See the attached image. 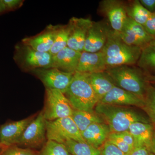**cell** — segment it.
Segmentation results:
<instances>
[{
  "label": "cell",
  "instance_id": "cell-1",
  "mask_svg": "<svg viewBox=\"0 0 155 155\" xmlns=\"http://www.w3.org/2000/svg\"><path fill=\"white\" fill-rule=\"evenodd\" d=\"M142 50L139 47L126 44L117 32L109 29L107 42L101 51L109 67L135 64L138 62Z\"/></svg>",
  "mask_w": 155,
  "mask_h": 155
},
{
  "label": "cell",
  "instance_id": "cell-2",
  "mask_svg": "<svg viewBox=\"0 0 155 155\" xmlns=\"http://www.w3.org/2000/svg\"><path fill=\"white\" fill-rule=\"evenodd\" d=\"M94 109L95 112L110 127L111 133H120L128 130L134 122L149 123L138 112L124 106L98 103Z\"/></svg>",
  "mask_w": 155,
  "mask_h": 155
},
{
  "label": "cell",
  "instance_id": "cell-3",
  "mask_svg": "<svg viewBox=\"0 0 155 155\" xmlns=\"http://www.w3.org/2000/svg\"><path fill=\"white\" fill-rule=\"evenodd\" d=\"M64 95L74 110L93 112L99 102L87 73L75 72Z\"/></svg>",
  "mask_w": 155,
  "mask_h": 155
},
{
  "label": "cell",
  "instance_id": "cell-4",
  "mask_svg": "<svg viewBox=\"0 0 155 155\" xmlns=\"http://www.w3.org/2000/svg\"><path fill=\"white\" fill-rule=\"evenodd\" d=\"M105 71L116 86L144 99L148 82L140 70L129 65H122L107 67Z\"/></svg>",
  "mask_w": 155,
  "mask_h": 155
},
{
  "label": "cell",
  "instance_id": "cell-5",
  "mask_svg": "<svg viewBox=\"0 0 155 155\" xmlns=\"http://www.w3.org/2000/svg\"><path fill=\"white\" fill-rule=\"evenodd\" d=\"M46 137L49 140L63 144L69 140L85 142L71 116L47 121Z\"/></svg>",
  "mask_w": 155,
  "mask_h": 155
},
{
  "label": "cell",
  "instance_id": "cell-6",
  "mask_svg": "<svg viewBox=\"0 0 155 155\" xmlns=\"http://www.w3.org/2000/svg\"><path fill=\"white\" fill-rule=\"evenodd\" d=\"M53 56L49 52H42L21 43L16 46L14 59L20 67L32 71L51 68Z\"/></svg>",
  "mask_w": 155,
  "mask_h": 155
},
{
  "label": "cell",
  "instance_id": "cell-7",
  "mask_svg": "<svg viewBox=\"0 0 155 155\" xmlns=\"http://www.w3.org/2000/svg\"><path fill=\"white\" fill-rule=\"evenodd\" d=\"M43 113L47 121L71 116L73 109L65 95L59 90L46 88Z\"/></svg>",
  "mask_w": 155,
  "mask_h": 155
},
{
  "label": "cell",
  "instance_id": "cell-8",
  "mask_svg": "<svg viewBox=\"0 0 155 155\" xmlns=\"http://www.w3.org/2000/svg\"><path fill=\"white\" fill-rule=\"evenodd\" d=\"M46 122L42 111L25 128L17 144L28 148L43 145L47 138Z\"/></svg>",
  "mask_w": 155,
  "mask_h": 155
},
{
  "label": "cell",
  "instance_id": "cell-9",
  "mask_svg": "<svg viewBox=\"0 0 155 155\" xmlns=\"http://www.w3.org/2000/svg\"><path fill=\"white\" fill-rule=\"evenodd\" d=\"M31 72L40 79L46 88L59 90L64 94L71 83L74 74L53 67L35 69Z\"/></svg>",
  "mask_w": 155,
  "mask_h": 155
},
{
  "label": "cell",
  "instance_id": "cell-10",
  "mask_svg": "<svg viewBox=\"0 0 155 155\" xmlns=\"http://www.w3.org/2000/svg\"><path fill=\"white\" fill-rule=\"evenodd\" d=\"M119 37L126 44L143 48L149 44L154 38L150 35L143 27L127 17L125 25L120 32Z\"/></svg>",
  "mask_w": 155,
  "mask_h": 155
},
{
  "label": "cell",
  "instance_id": "cell-11",
  "mask_svg": "<svg viewBox=\"0 0 155 155\" xmlns=\"http://www.w3.org/2000/svg\"><path fill=\"white\" fill-rule=\"evenodd\" d=\"M92 22L89 19L71 18L68 23L70 31L67 47L80 52H83L87 35Z\"/></svg>",
  "mask_w": 155,
  "mask_h": 155
},
{
  "label": "cell",
  "instance_id": "cell-12",
  "mask_svg": "<svg viewBox=\"0 0 155 155\" xmlns=\"http://www.w3.org/2000/svg\"><path fill=\"white\" fill-rule=\"evenodd\" d=\"M101 8L107 17L112 29L120 32L124 27L127 18L126 5L117 0H104L101 2Z\"/></svg>",
  "mask_w": 155,
  "mask_h": 155
},
{
  "label": "cell",
  "instance_id": "cell-13",
  "mask_svg": "<svg viewBox=\"0 0 155 155\" xmlns=\"http://www.w3.org/2000/svg\"><path fill=\"white\" fill-rule=\"evenodd\" d=\"M99 103L120 106H134L143 108L144 105V99L116 86Z\"/></svg>",
  "mask_w": 155,
  "mask_h": 155
},
{
  "label": "cell",
  "instance_id": "cell-14",
  "mask_svg": "<svg viewBox=\"0 0 155 155\" xmlns=\"http://www.w3.org/2000/svg\"><path fill=\"white\" fill-rule=\"evenodd\" d=\"M109 29L103 22H93L87 35L84 51L95 53L101 51L107 42Z\"/></svg>",
  "mask_w": 155,
  "mask_h": 155
},
{
  "label": "cell",
  "instance_id": "cell-15",
  "mask_svg": "<svg viewBox=\"0 0 155 155\" xmlns=\"http://www.w3.org/2000/svg\"><path fill=\"white\" fill-rule=\"evenodd\" d=\"M32 119L28 118L2 126L0 128V142L2 145L8 147L18 144L22 134Z\"/></svg>",
  "mask_w": 155,
  "mask_h": 155
},
{
  "label": "cell",
  "instance_id": "cell-16",
  "mask_svg": "<svg viewBox=\"0 0 155 155\" xmlns=\"http://www.w3.org/2000/svg\"><path fill=\"white\" fill-rule=\"evenodd\" d=\"M105 60L101 51L91 53H81L76 72L91 73L104 72L107 69Z\"/></svg>",
  "mask_w": 155,
  "mask_h": 155
},
{
  "label": "cell",
  "instance_id": "cell-17",
  "mask_svg": "<svg viewBox=\"0 0 155 155\" xmlns=\"http://www.w3.org/2000/svg\"><path fill=\"white\" fill-rule=\"evenodd\" d=\"M81 53L67 47L53 56L51 67L75 73L77 71Z\"/></svg>",
  "mask_w": 155,
  "mask_h": 155
},
{
  "label": "cell",
  "instance_id": "cell-18",
  "mask_svg": "<svg viewBox=\"0 0 155 155\" xmlns=\"http://www.w3.org/2000/svg\"><path fill=\"white\" fill-rule=\"evenodd\" d=\"M56 29V25H48L38 34L23 38L22 43L39 51L49 52L54 43Z\"/></svg>",
  "mask_w": 155,
  "mask_h": 155
},
{
  "label": "cell",
  "instance_id": "cell-19",
  "mask_svg": "<svg viewBox=\"0 0 155 155\" xmlns=\"http://www.w3.org/2000/svg\"><path fill=\"white\" fill-rule=\"evenodd\" d=\"M110 133L109 126L102 122L92 124L81 134L85 142L98 149L107 141Z\"/></svg>",
  "mask_w": 155,
  "mask_h": 155
},
{
  "label": "cell",
  "instance_id": "cell-20",
  "mask_svg": "<svg viewBox=\"0 0 155 155\" xmlns=\"http://www.w3.org/2000/svg\"><path fill=\"white\" fill-rule=\"evenodd\" d=\"M128 130L134 139L135 148L144 146L150 150L155 135L152 125L145 122H134Z\"/></svg>",
  "mask_w": 155,
  "mask_h": 155
},
{
  "label": "cell",
  "instance_id": "cell-21",
  "mask_svg": "<svg viewBox=\"0 0 155 155\" xmlns=\"http://www.w3.org/2000/svg\"><path fill=\"white\" fill-rule=\"evenodd\" d=\"M87 74L99 102L116 86L114 81L106 71L87 73Z\"/></svg>",
  "mask_w": 155,
  "mask_h": 155
},
{
  "label": "cell",
  "instance_id": "cell-22",
  "mask_svg": "<svg viewBox=\"0 0 155 155\" xmlns=\"http://www.w3.org/2000/svg\"><path fill=\"white\" fill-rule=\"evenodd\" d=\"M71 117L81 133L94 123L104 122L95 111L87 112L73 109Z\"/></svg>",
  "mask_w": 155,
  "mask_h": 155
},
{
  "label": "cell",
  "instance_id": "cell-23",
  "mask_svg": "<svg viewBox=\"0 0 155 155\" xmlns=\"http://www.w3.org/2000/svg\"><path fill=\"white\" fill-rule=\"evenodd\" d=\"M64 144L72 155H101L99 149L85 142L69 140L65 142Z\"/></svg>",
  "mask_w": 155,
  "mask_h": 155
},
{
  "label": "cell",
  "instance_id": "cell-24",
  "mask_svg": "<svg viewBox=\"0 0 155 155\" xmlns=\"http://www.w3.org/2000/svg\"><path fill=\"white\" fill-rule=\"evenodd\" d=\"M70 28L69 24L66 25H56V33L52 47L49 53L54 56L67 47Z\"/></svg>",
  "mask_w": 155,
  "mask_h": 155
},
{
  "label": "cell",
  "instance_id": "cell-25",
  "mask_svg": "<svg viewBox=\"0 0 155 155\" xmlns=\"http://www.w3.org/2000/svg\"><path fill=\"white\" fill-rule=\"evenodd\" d=\"M126 11L127 17L142 25H144L151 13L145 8L137 0L126 6Z\"/></svg>",
  "mask_w": 155,
  "mask_h": 155
},
{
  "label": "cell",
  "instance_id": "cell-26",
  "mask_svg": "<svg viewBox=\"0 0 155 155\" xmlns=\"http://www.w3.org/2000/svg\"><path fill=\"white\" fill-rule=\"evenodd\" d=\"M140 67L145 70L155 71V45L150 43L142 49L137 63Z\"/></svg>",
  "mask_w": 155,
  "mask_h": 155
},
{
  "label": "cell",
  "instance_id": "cell-27",
  "mask_svg": "<svg viewBox=\"0 0 155 155\" xmlns=\"http://www.w3.org/2000/svg\"><path fill=\"white\" fill-rule=\"evenodd\" d=\"M142 109L155 124V86L148 82L144 97V105Z\"/></svg>",
  "mask_w": 155,
  "mask_h": 155
},
{
  "label": "cell",
  "instance_id": "cell-28",
  "mask_svg": "<svg viewBox=\"0 0 155 155\" xmlns=\"http://www.w3.org/2000/svg\"><path fill=\"white\" fill-rule=\"evenodd\" d=\"M38 155H72L63 143L48 140Z\"/></svg>",
  "mask_w": 155,
  "mask_h": 155
},
{
  "label": "cell",
  "instance_id": "cell-29",
  "mask_svg": "<svg viewBox=\"0 0 155 155\" xmlns=\"http://www.w3.org/2000/svg\"><path fill=\"white\" fill-rule=\"evenodd\" d=\"M107 140L127 155H130L133 151V149L125 143L118 133H110Z\"/></svg>",
  "mask_w": 155,
  "mask_h": 155
},
{
  "label": "cell",
  "instance_id": "cell-30",
  "mask_svg": "<svg viewBox=\"0 0 155 155\" xmlns=\"http://www.w3.org/2000/svg\"><path fill=\"white\" fill-rule=\"evenodd\" d=\"M38 153L30 148H22L15 145L6 147L0 155H38Z\"/></svg>",
  "mask_w": 155,
  "mask_h": 155
},
{
  "label": "cell",
  "instance_id": "cell-31",
  "mask_svg": "<svg viewBox=\"0 0 155 155\" xmlns=\"http://www.w3.org/2000/svg\"><path fill=\"white\" fill-rule=\"evenodd\" d=\"M101 155H127L107 140L101 147Z\"/></svg>",
  "mask_w": 155,
  "mask_h": 155
},
{
  "label": "cell",
  "instance_id": "cell-32",
  "mask_svg": "<svg viewBox=\"0 0 155 155\" xmlns=\"http://www.w3.org/2000/svg\"><path fill=\"white\" fill-rule=\"evenodd\" d=\"M143 26L150 35L155 37V12L151 13L150 15Z\"/></svg>",
  "mask_w": 155,
  "mask_h": 155
},
{
  "label": "cell",
  "instance_id": "cell-33",
  "mask_svg": "<svg viewBox=\"0 0 155 155\" xmlns=\"http://www.w3.org/2000/svg\"><path fill=\"white\" fill-rule=\"evenodd\" d=\"M6 11H11L18 8L22 5L23 1L20 0H2Z\"/></svg>",
  "mask_w": 155,
  "mask_h": 155
},
{
  "label": "cell",
  "instance_id": "cell-34",
  "mask_svg": "<svg viewBox=\"0 0 155 155\" xmlns=\"http://www.w3.org/2000/svg\"><path fill=\"white\" fill-rule=\"evenodd\" d=\"M118 133L125 143H127L133 149L135 148V141L134 139L128 130Z\"/></svg>",
  "mask_w": 155,
  "mask_h": 155
},
{
  "label": "cell",
  "instance_id": "cell-35",
  "mask_svg": "<svg viewBox=\"0 0 155 155\" xmlns=\"http://www.w3.org/2000/svg\"><path fill=\"white\" fill-rule=\"evenodd\" d=\"M142 6L150 13L155 12V0H140Z\"/></svg>",
  "mask_w": 155,
  "mask_h": 155
},
{
  "label": "cell",
  "instance_id": "cell-36",
  "mask_svg": "<svg viewBox=\"0 0 155 155\" xmlns=\"http://www.w3.org/2000/svg\"><path fill=\"white\" fill-rule=\"evenodd\" d=\"M150 151L147 147H136L134 149L130 155H149Z\"/></svg>",
  "mask_w": 155,
  "mask_h": 155
},
{
  "label": "cell",
  "instance_id": "cell-37",
  "mask_svg": "<svg viewBox=\"0 0 155 155\" xmlns=\"http://www.w3.org/2000/svg\"><path fill=\"white\" fill-rule=\"evenodd\" d=\"M147 82L150 84H155V75H147L146 76Z\"/></svg>",
  "mask_w": 155,
  "mask_h": 155
},
{
  "label": "cell",
  "instance_id": "cell-38",
  "mask_svg": "<svg viewBox=\"0 0 155 155\" xmlns=\"http://www.w3.org/2000/svg\"><path fill=\"white\" fill-rule=\"evenodd\" d=\"M150 150L151 153H152L155 155V134Z\"/></svg>",
  "mask_w": 155,
  "mask_h": 155
},
{
  "label": "cell",
  "instance_id": "cell-39",
  "mask_svg": "<svg viewBox=\"0 0 155 155\" xmlns=\"http://www.w3.org/2000/svg\"><path fill=\"white\" fill-rule=\"evenodd\" d=\"M6 11L5 8L3 4L2 1L0 0V13Z\"/></svg>",
  "mask_w": 155,
  "mask_h": 155
},
{
  "label": "cell",
  "instance_id": "cell-40",
  "mask_svg": "<svg viewBox=\"0 0 155 155\" xmlns=\"http://www.w3.org/2000/svg\"><path fill=\"white\" fill-rule=\"evenodd\" d=\"M150 43L154 45H155V37H154V39Z\"/></svg>",
  "mask_w": 155,
  "mask_h": 155
},
{
  "label": "cell",
  "instance_id": "cell-41",
  "mask_svg": "<svg viewBox=\"0 0 155 155\" xmlns=\"http://www.w3.org/2000/svg\"><path fill=\"white\" fill-rule=\"evenodd\" d=\"M149 155H155L153 153H150Z\"/></svg>",
  "mask_w": 155,
  "mask_h": 155
},
{
  "label": "cell",
  "instance_id": "cell-42",
  "mask_svg": "<svg viewBox=\"0 0 155 155\" xmlns=\"http://www.w3.org/2000/svg\"><path fill=\"white\" fill-rule=\"evenodd\" d=\"M2 144H1V142H0V147H2Z\"/></svg>",
  "mask_w": 155,
  "mask_h": 155
}]
</instances>
